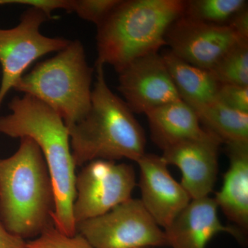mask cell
I'll list each match as a JSON object with an SVG mask.
<instances>
[{
    "mask_svg": "<svg viewBox=\"0 0 248 248\" xmlns=\"http://www.w3.org/2000/svg\"><path fill=\"white\" fill-rule=\"evenodd\" d=\"M9 108L11 113L0 117V133L12 138L29 137L40 147L53 182L54 226L68 236L76 234V166L68 127L51 108L29 94L14 97Z\"/></svg>",
    "mask_w": 248,
    "mask_h": 248,
    "instance_id": "6da1fadb",
    "label": "cell"
},
{
    "mask_svg": "<svg viewBox=\"0 0 248 248\" xmlns=\"http://www.w3.org/2000/svg\"><path fill=\"white\" fill-rule=\"evenodd\" d=\"M53 182L40 147L20 138L14 155L0 159V220L22 239H35L53 226Z\"/></svg>",
    "mask_w": 248,
    "mask_h": 248,
    "instance_id": "7a4b0ae2",
    "label": "cell"
},
{
    "mask_svg": "<svg viewBox=\"0 0 248 248\" xmlns=\"http://www.w3.org/2000/svg\"><path fill=\"white\" fill-rule=\"evenodd\" d=\"M96 72L89 112L68 128L75 165L83 167L97 159L137 162L146 153L144 131L124 100L109 88L104 66L96 65Z\"/></svg>",
    "mask_w": 248,
    "mask_h": 248,
    "instance_id": "3957f363",
    "label": "cell"
},
{
    "mask_svg": "<svg viewBox=\"0 0 248 248\" xmlns=\"http://www.w3.org/2000/svg\"><path fill=\"white\" fill-rule=\"evenodd\" d=\"M185 6L184 0H120L97 27L96 65H110L118 73L134 60L158 53Z\"/></svg>",
    "mask_w": 248,
    "mask_h": 248,
    "instance_id": "277c9868",
    "label": "cell"
},
{
    "mask_svg": "<svg viewBox=\"0 0 248 248\" xmlns=\"http://www.w3.org/2000/svg\"><path fill=\"white\" fill-rule=\"evenodd\" d=\"M93 72L81 42L70 41L53 58L24 75L14 89L45 103L69 128L89 112Z\"/></svg>",
    "mask_w": 248,
    "mask_h": 248,
    "instance_id": "5b68a950",
    "label": "cell"
},
{
    "mask_svg": "<svg viewBox=\"0 0 248 248\" xmlns=\"http://www.w3.org/2000/svg\"><path fill=\"white\" fill-rule=\"evenodd\" d=\"M77 232L95 248H152L168 246L164 230L140 200L124 202L102 216L77 224Z\"/></svg>",
    "mask_w": 248,
    "mask_h": 248,
    "instance_id": "8992f818",
    "label": "cell"
},
{
    "mask_svg": "<svg viewBox=\"0 0 248 248\" xmlns=\"http://www.w3.org/2000/svg\"><path fill=\"white\" fill-rule=\"evenodd\" d=\"M136 185L131 165L104 159L85 165L76 178L73 215L76 226L130 200Z\"/></svg>",
    "mask_w": 248,
    "mask_h": 248,
    "instance_id": "52a82bcc",
    "label": "cell"
},
{
    "mask_svg": "<svg viewBox=\"0 0 248 248\" xmlns=\"http://www.w3.org/2000/svg\"><path fill=\"white\" fill-rule=\"evenodd\" d=\"M50 19L45 13L29 7L23 13L16 27L0 29V64L2 78L0 85V107L4 98L14 89L24 72L36 60L64 48L70 40L50 37L41 33L40 27Z\"/></svg>",
    "mask_w": 248,
    "mask_h": 248,
    "instance_id": "ba28073f",
    "label": "cell"
},
{
    "mask_svg": "<svg viewBox=\"0 0 248 248\" xmlns=\"http://www.w3.org/2000/svg\"><path fill=\"white\" fill-rule=\"evenodd\" d=\"M165 40L179 58L210 71L235 46L245 42L228 24H208L184 16L170 26Z\"/></svg>",
    "mask_w": 248,
    "mask_h": 248,
    "instance_id": "9c48e42d",
    "label": "cell"
},
{
    "mask_svg": "<svg viewBox=\"0 0 248 248\" xmlns=\"http://www.w3.org/2000/svg\"><path fill=\"white\" fill-rule=\"evenodd\" d=\"M117 73L119 91L133 113L145 115L182 100L159 52L134 60Z\"/></svg>",
    "mask_w": 248,
    "mask_h": 248,
    "instance_id": "30bf717a",
    "label": "cell"
},
{
    "mask_svg": "<svg viewBox=\"0 0 248 248\" xmlns=\"http://www.w3.org/2000/svg\"><path fill=\"white\" fill-rule=\"evenodd\" d=\"M137 163L140 169V201L156 223L165 229L192 200L181 183L171 175L162 156L146 153Z\"/></svg>",
    "mask_w": 248,
    "mask_h": 248,
    "instance_id": "8fae6325",
    "label": "cell"
},
{
    "mask_svg": "<svg viewBox=\"0 0 248 248\" xmlns=\"http://www.w3.org/2000/svg\"><path fill=\"white\" fill-rule=\"evenodd\" d=\"M222 142L208 132L202 138L181 142L163 151L168 165L177 166L182 174L181 184L191 200L210 197L218 170V149Z\"/></svg>",
    "mask_w": 248,
    "mask_h": 248,
    "instance_id": "7c38bea8",
    "label": "cell"
},
{
    "mask_svg": "<svg viewBox=\"0 0 248 248\" xmlns=\"http://www.w3.org/2000/svg\"><path fill=\"white\" fill-rule=\"evenodd\" d=\"M218 209L214 198L210 197L191 200L172 223L164 230L168 246L205 248L215 235L223 232L242 241V234L238 228L224 226L220 221Z\"/></svg>",
    "mask_w": 248,
    "mask_h": 248,
    "instance_id": "4fadbf2b",
    "label": "cell"
},
{
    "mask_svg": "<svg viewBox=\"0 0 248 248\" xmlns=\"http://www.w3.org/2000/svg\"><path fill=\"white\" fill-rule=\"evenodd\" d=\"M228 146L230 165L223 185L214 197L220 208L236 228L248 229V143Z\"/></svg>",
    "mask_w": 248,
    "mask_h": 248,
    "instance_id": "5bb4252c",
    "label": "cell"
},
{
    "mask_svg": "<svg viewBox=\"0 0 248 248\" xmlns=\"http://www.w3.org/2000/svg\"><path fill=\"white\" fill-rule=\"evenodd\" d=\"M145 115L151 138L162 151L181 142L202 138L208 133L201 125L195 111L183 100L155 108Z\"/></svg>",
    "mask_w": 248,
    "mask_h": 248,
    "instance_id": "9a60e30c",
    "label": "cell"
},
{
    "mask_svg": "<svg viewBox=\"0 0 248 248\" xmlns=\"http://www.w3.org/2000/svg\"><path fill=\"white\" fill-rule=\"evenodd\" d=\"M182 100L190 107L216 101L220 84L210 70L194 66L170 50L161 54Z\"/></svg>",
    "mask_w": 248,
    "mask_h": 248,
    "instance_id": "2e32d148",
    "label": "cell"
},
{
    "mask_svg": "<svg viewBox=\"0 0 248 248\" xmlns=\"http://www.w3.org/2000/svg\"><path fill=\"white\" fill-rule=\"evenodd\" d=\"M191 108L205 127L204 129L222 143H248V112L234 110L217 100Z\"/></svg>",
    "mask_w": 248,
    "mask_h": 248,
    "instance_id": "e0dca14e",
    "label": "cell"
},
{
    "mask_svg": "<svg viewBox=\"0 0 248 248\" xmlns=\"http://www.w3.org/2000/svg\"><path fill=\"white\" fill-rule=\"evenodd\" d=\"M247 7L245 0H188L183 16L208 24L226 25Z\"/></svg>",
    "mask_w": 248,
    "mask_h": 248,
    "instance_id": "ac0fdd59",
    "label": "cell"
},
{
    "mask_svg": "<svg viewBox=\"0 0 248 248\" xmlns=\"http://www.w3.org/2000/svg\"><path fill=\"white\" fill-rule=\"evenodd\" d=\"M210 71L220 84L248 86V43L235 46Z\"/></svg>",
    "mask_w": 248,
    "mask_h": 248,
    "instance_id": "d6986e66",
    "label": "cell"
},
{
    "mask_svg": "<svg viewBox=\"0 0 248 248\" xmlns=\"http://www.w3.org/2000/svg\"><path fill=\"white\" fill-rule=\"evenodd\" d=\"M29 248H95L82 235L68 236L52 226L35 239L28 241Z\"/></svg>",
    "mask_w": 248,
    "mask_h": 248,
    "instance_id": "ffe728a7",
    "label": "cell"
},
{
    "mask_svg": "<svg viewBox=\"0 0 248 248\" xmlns=\"http://www.w3.org/2000/svg\"><path fill=\"white\" fill-rule=\"evenodd\" d=\"M120 2V0H72L71 12L98 27Z\"/></svg>",
    "mask_w": 248,
    "mask_h": 248,
    "instance_id": "44dd1931",
    "label": "cell"
},
{
    "mask_svg": "<svg viewBox=\"0 0 248 248\" xmlns=\"http://www.w3.org/2000/svg\"><path fill=\"white\" fill-rule=\"evenodd\" d=\"M216 100L234 110L248 112V86L220 84Z\"/></svg>",
    "mask_w": 248,
    "mask_h": 248,
    "instance_id": "7402d4cb",
    "label": "cell"
},
{
    "mask_svg": "<svg viewBox=\"0 0 248 248\" xmlns=\"http://www.w3.org/2000/svg\"><path fill=\"white\" fill-rule=\"evenodd\" d=\"M5 4H22L43 11L50 18L53 11L63 9L71 13L72 0H4Z\"/></svg>",
    "mask_w": 248,
    "mask_h": 248,
    "instance_id": "603a6c76",
    "label": "cell"
},
{
    "mask_svg": "<svg viewBox=\"0 0 248 248\" xmlns=\"http://www.w3.org/2000/svg\"><path fill=\"white\" fill-rule=\"evenodd\" d=\"M235 34L242 42H248V9L246 8L235 15L228 23Z\"/></svg>",
    "mask_w": 248,
    "mask_h": 248,
    "instance_id": "cb8c5ba5",
    "label": "cell"
},
{
    "mask_svg": "<svg viewBox=\"0 0 248 248\" xmlns=\"http://www.w3.org/2000/svg\"><path fill=\"white\" fill-rule=\"evenodd\" d=\"M0 248H29L28 241L10 232L0 220Z\"/></svg>",
    "mask_w": 248,
    "mask_h": 248,
    "instance_id": "d4e9b609",
    "label": "cell"
}]
</instances>
